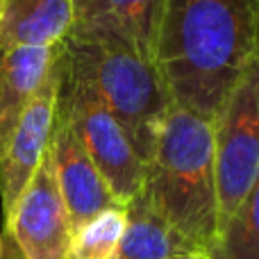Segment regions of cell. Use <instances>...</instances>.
I'll return each instance as SVG.
<instances>
[{"label": "cell", "mask_w": 259, "mask_h": 259, "mask_svg": "<svg viewBox=\"0 0 259 259\" xmlns=\"http://www.w3.org/2000/svg\"><path fill=\"white\" fill-rule=\"evenodd\" d=\"M259 55V0H166L152 64L173 107L214 123Z\"/></svg>", "instance_id": "6da1fadb"}, {"label": "cell", "mask_w": 259, "mask_h": 259, "mask_svg": "<svg viewBox=\"0 0 259 259\" xmlns=\"http://www.w3.org/2000/svg\"><path fill=\"white\" fill-rule=\"evenodd\" d=\"M143 193L170 225L211 252L219 241L214 123L170 107L146 164Z\"/></svg>", "instance_id": "7a4b0ae2"}, {"label": "cell", "mask_w": 259, "mask_h": 259, "mask_svg": "<svg viewBox=\"0 0 259 259\" xmlns=\"http://www.w3.org/2000/svg\"><path fill=\"white\" fill-rule=\"evenodd\" d=\"M64 68L112 112L148 164L161 123L173 107L155 64L118 41L68 34Z\"/></svg>", "instance_id": "3957f363"}, {"label": "cell", "mask_w": 259, "mask_h": 259, "mask_svg": "<svg viewBox=\"0 0 259 259\" xmlns=\"http://www.w3.org/2000/svg\"><path fill=\"white\" fill-rule=\"evenodd\" d=\"M219 232L259 175V55L243 68L214 121Z\"/></svg>", "instance_id": "277c9868"}, {"label": "cell", "mask_w": 259, "mask_h": 259, "mask_svg": "<svg viewBox=\"0 0 259 259\" xmlns=\"http://www.w3.org/2000/svg\"><path fill=\"white\" fill-rule=\"evenodd\" d=\"M57 105L75 127L112 196L121 205H127L146 184V161L134 150L123 125L82 82L68 75L66 68L62 73Z\"/></svg>", "instance_id": "5b68a950"}, {"label": "cell", "mask_w": 259, "mask_h": 259, "mask_svg": "<svg viewBox=\"0 0 259 259\" xmlns=\"http://www.w3.org/2000/svg\"><path fill=\"white\" fill-rule=\"evenodd\" d=\"M5 234L21 259L71 257L75 230L55 178L50 152H46L12 214L5 219Z\"/></svg>", "instance_id": "8992f818"}, {"label": "cell", "mask_w": 259, "mask_h": 259, "mask_svg": "<svg viewBox=\"0 0 259 259\" xmlns=\"http://www.w3.org/2000/svg\"><path fill=\"white\" fill-rule=\"evenodd\" d=\"M64 55V46H62ZM59 55L57 64L53 66L48 80L44 82L32 103L27 105L25 114L21 116L7 150L0 157V200H3V214L7 219L14 205L18 202L21 193L30 184L32 175L41 166L46 152H48L50 139L55 130V116H57L59 103V87H62L64 62Z\"/></svg>", "instance_id": "52a82bcc"}, {"label": "cell", "mask_w": 259, "mask_h": 259, "mask_svg": "<svg viewBox=\"0 0 259 259\" xmlns=\"http://www.w3.org/2000/svg\"><path fill=\"white\" fill-rule=\"evenodd\" d=\"M48 152L53 157L55 178H57L64 205L71 216L73 230H77L91 216L100 214L107 207L121 205L112 196L107 182L103 180L100 170L96 168L94 159L89 157L87 148L82 146L75 127L71 125L66 114L59 109V105Z\"/></svg>", "instance_id": "ba28073f"}, {"label": "cell", "mask_w": 259, "mask_h": 259, "mask_svg": "<svg viewBox=\"0 0 259 259\" xmlns=\"http://www.w3.org/2000/svg\"><path fill=\"white\" fill-rule=\"evenodd\" d=\"M166 0H91L77 12L71 34L100 36L127 46L152 62Z\"/></svg>", "instance_id": "9c48e42d"}, {"label": "cell", "mask_w": 259, "mask_h": 259, "mask_svg": "<svg viewBox=\"0 0 259 259\" xmlns=\"http://www.w3.org/2000/svg\"><path fill=\"white\" fill-rule=\"evenodd\" d=\"M62 46L64 44L0 50V157L7 150V143L27 105L57 64Z\"/></svg>", "instance_id": "30bf717a"}, {"label": "cell", "mask_w": 259, "mask_h": 259, "mask_svg": "<svg viewBox=\"0 0 259 259\" xmlns=\"http://www.w3.org/2000/svg\"><path fill=\"white\" fill-rule=\"evenodd\" d=\"M73 23V0H7L0 21V50L64 44Z\"/></svg>", "instance_id": "8fae6325"}, {"label": "cell", "mask_w": 259, "mask_h": 259, "mask_svg": "<svg viewBox=\"0 0 259 259\" xmlns=\"http://www.w3.org/2000/svg\"><path fill=\"white\" fill-rule=\"evenodd\" d=\"M125 207L127 225L116 259H173L205 252L152 207L143 189Z\"/></svg>", "instance_id": "7c38bea8"}, {"label": "cell", "mask_w": 259, "mask_h": 259, "mask_svg": "<svg viewBox=\"0 0 259 259\" xmlns=\"http://www.w3.org/2000/svg\"><path fill=\"white\" fill-rule=\"evenodd\" d=\"M127 225V207L114 205L91 216L73 234L68 259H116Z\"/></svg>", "instance_id": "4fadbf2b"}, {"label": "cell", "mask_w": 259, "mask_h": 259, "mask_svg": "<svg viewBox=\"0 0 259 259\" xmlns=\"http://www.w3.org/2000/svg\"><path fill=\"white\" fill-rule=\"evenodd\" d=\"M211 259H259V175L232 219L221 228Z\"/></svg>", "instance_id": "5bb4252c"}, {"label": "cell", "mask_w": 259, "mask_h": 259, "mask_svg": "<svg viewBox=\"0 0 259 259\" xmlns=\"http://www.w3.org/2000/svg\"><path fill=\"white\" fill-rule=\"evenodd\" d=\"M173 259H211L209 252H193V255H182V257H173Z\"/></svg>", "instance_id": "9a60e30c"}, {"label": "cell", "mask_w": 259, "mask_h": 259, "mask_svg": "<svg viewBox=\"0 0 259 259\" xmlns=\"http://www.w3.org/2000/svg\"><path fill=\"white\" fill-rule=\"evenodd\" d=\"M91 0H73V7H75V16H77V12H82V9L89 5Z\"/></svg>", "instance_id": "2e32d148"}, {"label": "cell", "mask_w": 259, "mask_h": 259, "mask_svg": "<svg viewBox=\"0 0 259 259\" xmlns=\"http://www.w3.org/2000/svg\"><path fill=\"white\" fill-rule=\"evenodd\" d=\"M5 3H7V0H0V21H3V12H5Z\"/></svg>", "instance_id": "e0dca14e"}, {"label": "cell", "mask_w": 259, "mask_h": 259, "mask_svg": "<svg viewBox=\"0 0 259 259\" xmlns=\"http://www.w3.org/2000/svg\"><path fill=\"white\" fill-rule=\"evenodd\" d=\"M0 259H3V239H0Z\"/></svg>", "instance_id": "ac0fdd59"}]
</instances>
